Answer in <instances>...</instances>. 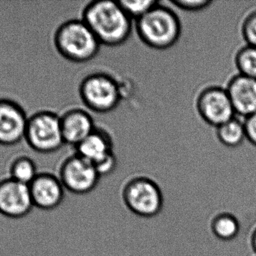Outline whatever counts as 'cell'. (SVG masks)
Returning <instances> with one entry per match:
<instances>
[{
    "label": "cell",
    "instance_id": "obj_4",
    "mask_svg": "<svg viewBox=\"0 0 256 256\" xmlns=\"http://www.w3.org/2000/svg\"><path fill=\"white\" fill-rule=\"evenodd\" d=\"M121 196L128 210L140 217H154L164 207L160 187L146 176H136L127 180L122 188Z\"/></svg>",
    "mask_w": 256,
    "mask_h": 256
},
{
    "label": "cell",
    "instance_id": "obj_9",
    "mask_svg": "<svg viewBox=\"0 0 256 256\" xmlns=\"http://www.w3.org/2000/svg\"><path fill=\"white\" fill-rule=\"evenodd\" d=\"M196 107L201 118L216 128L236 117L226 90L218 86L203 89L197 97Z\"/></svg>",
    "mask_w": 256,
    "mask_h": 256
},
{
    "label": "cell",
    "instance_id": "obj_22",
    "mask_svg": "<svg viewBox=\"0 0 256 256\" xmlns=\"http://www.w3.org/2000/svg\"><path fill=\"white\" fill-rule=\"evenodd\" d=\"M244 125L246 139L256 147V113L244 118Z\"/></svg>",
    "mask_w": 256,
    "mask_h": 256
},
{
    "label": "cell",
    "instance_id": "obj_20",
    "mask_svg": "<svg viewBox=\"0 0 256 256\" xmlns=\"http://www.w3.org/2000/svg\"><path fill=\"white\" fill-rule=\"evenodd\" d=\"M242 33L246 45L256 46V10L248 14L244 20Z\"/></svg>",
    "mask_w": 256,
    "mask_h": 256
},
{
    "label": "cell",
    "instance_id": "obj_19",
    "mask_svg": "<svg viewBox=\"0 0 256 256\" xmlns=\"http://www.w3.org/2000/svg\"><path fill=\"white\" fill-rule=\"evenodd\" d=\"M128 16L132 20H137L144 16L156 3L155 0H142V1H118Z\"/></svg>",
    "mask_w": 256,
    "mask_h": 256
},
{
    "label": "cell",
    "instance_id": "obj_2",
    "mask_svg": "<svg viewBox=\"0 0 256 256\" xmlns=\"http://www.w3.org/2000/svg\"><path fill=\"white\" fill-rule=\"evenodd\" d=\"M136 30L140 40L149 48L166 50L178 41L182 24L174 10L158 2L136 21Z\"/></svg>",
    "mask_w": 256,
    "mask_h": 256
},
{
    "label": "cell",
    "instance_id": "obj_16",
    "mask_svg": "<svg viewBox=\"0 0 256 256\" xmlns=\"http://www.w3.org/2000/svg\"><path fill=\"white\" fill-rule=\"evenodd\" d=\"M210 229L214 235L219 240L232 241L240 232V222L234 215L224 212L213 218L210 222Z\"/></svg>",
    "mask_w": 256,
    "mask_h": 256
},
{
    "label": "cell",
    "instance_id": "obj_13",
    "mask_svg": "<svg viewBox=\"0 0 256 256\" xmlns=\"http://www.w3.org/2000/svg\"><path fill=\"white\" fill-rule=\"evenodd\" d=\"M60 120L64 144L74 148L96 128L91 114L82 108L68 110L60 117Z\"/></svg>",
    "mask_w": 256,
    "mask_h": 256
},
{
    "label": "cell",
    "instance_id": "obj_6",
    "mask_svg": "<svg viewBox=\"0 0 256 256\" xmlns=\"http://www.w3.org/2000/svg\"><path fill=\"white\" fill-rule=\"evenodd\" d=\"M25 139L28 147L40 154L56 153L64 145L60 116L40 111L28 117Z\"/></svg>",
    "mask_w": 256,
    "mask_h": 256
},
{
    "label": "cell",
    "instance_id": "obj_10",
    "mask_svg": "<svg viewBox=\"0 0 256 256\" xmlns=\"http://www.w3.org/2000/svg\"><path fill=\"white\" fill-rule=\"evenodd\" d=\"M28 120L26 113L18 102L0 99V145L12 147L25 138Z\"/></svg>",
    "mask_w": 256,
    "mask_h": 256
},
{
    "label": "cell",
    "instance_id": "obj_7",
    "mask_svg": "<svg viewBox=\"0 0 256 256\" xmlns=\"http://www.w3.org/2000/svg\"><path fill=\"white\" fill-rule=\"evenodd\" d=\"M58 176L70 195H86L98 184L100 176L92 163L76 153L58 165Z\"/></svg>",
    "mask_w": 256,
    "mask_h": 256
},
{
    "label": "cell",
    "instance_id": "obj_11",
    "mask_svg": "<svg viewBox=\"0 0 256 256\" xmlns=\"http://www.w3.org/2000/svg\"><path fill=\"white\" fill-rule=\"evenodd\" d=\"M34 206L30 186L9 178L0 183V212L10 217H20Z\"/></svg>",
    "mask_w": 256,
    "mask_h": 256
},
{
    "label": "cell",
    "instance_id": "obj_14",
    "mask_svg": "<svg viewBox=\"0 0 256 256\" xmlns=\"http://www.w3.org/2000/svg\"><path fill=\"white\" fill-rule=\"evenodd\" d=\"M226 90L236 114L246 118L256 113V80L238 74L230 80Z\"/></svg>",
    "mask_w": 256,
    "mask_h": 256
},
{
    "label": "cell",
    "instance_id": "obj_1",
    "mask_svg": "<svg viewBox=\"0 0 256 256\" xmlns=\"http://www.w3.org/2000/svg\"><path fill=\"white\" fill-rule=\"evenodd\" d=\"M81 19L87 24L102 45L120 46L129 39L132 20L120 2L92 1L86 6Z\"/></svg>",
    "mask_w": 256,
    "mask_h": 256
},
{
    "label": "cell",
    "instance_id": "obj_21",
    "mask_svg": "<svg viewBox=\"0 0 256 256\" xmlns=\"http://www.w3.org/2000/svg\"><path fill=\"white\" fill-rule=\"evenodd\" d=\"M172 4L186 12H198L204 10L213 3L209 0H174Z\"/></svg>",
    "mask_w": 256,
    "mask_h": 256
},
{
    "label": "cell",
    "instance_id": "obj_18",
    "mask_svg": "<svg viewBox=\"0 0 256 256\" xmlns=\"http://www.w3.org/2000/svg\"><path fill=\"white\" fill-rule=\"evenodd\" d=\"M234 63L238 74L256 80V46L242 47L236 53Z\"/></svg>",
    "mask_w": 256,
    "mask_h": 256
},
{
    "label": "cell",
    "instance_id": "obj_3",
    "mask_svg": "<svg viewBox=\"0 0 256 256\" xmlns=\"http://www.w3.org/2000/svg\"><path fill=\"white\" fill-rule=\"evenodd\" d=\"M54 45L66 60L84 63L93 60L100 51V42L82 19L68 20L56 30Z\"/></svg>",
    "mask_w": 256,
    "mask_h": 256
},
{
    "label": "cell",
    "instance_id": "obj_15",
    "mask_svg": "<svg viewBox=\"0 0 256 256\" xmlns=\"http://www.w3.org/2000/svg\"><path fill=\"white\" fill-rule=\"evenodd\" d=\"M40 173L44 172L36 159L25 154L18 155L10 166V177L30 186Z\"/></svg>",
    "mask_w": 256,
    "mask_h": 256
},
{
    "label": "cell",
    "instance_id": "obj_5",
    "mask_svg": "<svg viewBox=\"0 0 256 256\" xmlns=\"http://www.w3.org/2000/svg\"><path fill=\"white\" fill-rule=\"evenodd\" d=\"M79 94L87 108L100 114L114 111L122 100L121 88L116 80L102 72L86 76L80 84Z\"/></svg>",
    "mask_w": 256,
    "mask_h": 256
},
{
    "label": "cell",
    "instance_id": "obj_12",
    "mask_svg": "<svg viewBox=\"0 0 256 256\" xmlns=\"http://www.w3.org/2000/svg\"><path fill=\"white\" fill-rule=\"evenodd\" d=\"M30 186L34 205L40 208H55L66 199L67 192L56 174L40 173Z\"/></svg>",
    "mask_w": 256,
    "mask_h": 256
},
{
    "label": "cell",
    "instance_id": "obj_23",
    "mask_svg": "<svg viewBox=\"0 0 256 256\" xmlns=\"http://www.w3.org/2000/svg\"><path fill=\"white\" fill-rule=\"evenodd\" d=\"M250 243L251 247H252V250H254L256 256V228L252 232V235H251Z\"/></svg>",
    "mask_w": 256,
    "mask_h": 256
},
{
    "label": "cell",
    "instance_id": "obj_8",
    "mask_svg": "<svg viewBox=\"0 0 256 256\" xmlns=\"http://www.w3.org/2000/svg\"><path fill=\"white\" fill-rule=\"evenodd\" d=\"M75 150L76 154L94 165L100 177L110 174L116 168L112 138L109 132L102 128L96 127Z\"/></svg>",
    "mask_w": 256,
    "mask_h": 256
},
{
    "label": "cell",
    "instance_id": "obj_17",
    "mask_svg": "<svg viewBox=\"0 0 256 256\" xmlns=\"http://www.w3.org/2000/svg\"><path fill=\"white\" fill-rule=\"evenodd\" d=\"M216 137L226 147H237L246 139L244 122L234 117L216 128Z\"/></svg>",
    "mask_w": 256,
    "mask_h": 256
}]
</instances>
